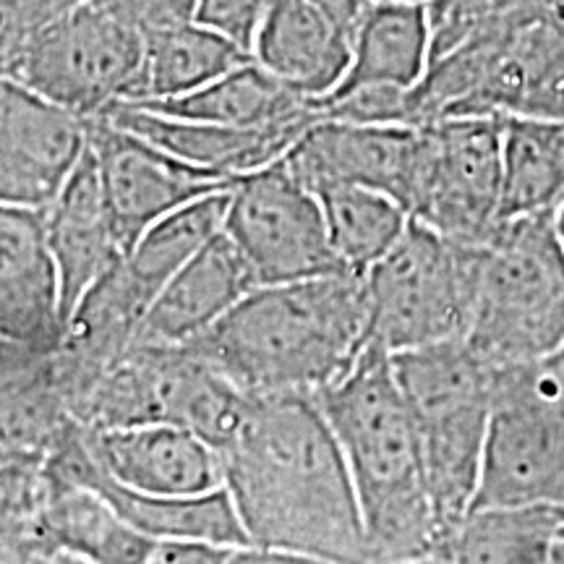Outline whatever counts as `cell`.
Returning <instances> with one entry per match:
<instances>
[{
  "label": "cell",
  "mask_w": 564,
  "mask_h": 564,
  "mask_svg": "<svg viewBox=\"0 0 564 564\" xmlns=\"http://www.w3.org/2000/svg\"><path fill=\"white\" fill-rule=\"evenodd\" d=\"M220 457L251 544L366 564L356 486L316 394L249 398Z\"/></svg>",
  "instance_id": "1"
},
{
  "label": "cell",
  "mask_w": 564,
  "mask_h": 564,
  "mask_svg": "<svg viewBox=\"0 0 564 564\" xmlns=\"http://www.w3.org/2000/svg\"><path fill=\"white\" fill-rule=\"evenodd\" d=\"M366 280L343 270L259 285L186 343L249 398L329 387L366 350Z\"/></svg>",
  "instance_id": "2"
},
{
  "label": "cell",
  "mask_w": 564,
  "mask_h": 564,
  "mask_svg": "<svg viewBox=\"0 0 564 564\" xmlns=\"http://www.w3.org/2000/svg\"><path fill=\"white\" fill-rule=\"evenodd\" d=\"M348 463L366 535V564L440 552L444 525L423 465L419 429L394 379L392 356L369 348L316 392Z\"/></svg>",
  "instance_id": "3"
},
{
  "label": "cell",
  "mask_w": 564,
  "mask_h": 564,
  "mask_svg": "<svg viewBox=\"0 0 564 564\" xmlns=\"http://www.w3.org/2000/svg\"><path fill=\"white\" fill-rule=\"evenodd\" d=\"M463 340L489 369L564 350V246L554 212L512 217L491 232Z\"/></svg>",
  "instance_id": "4"
},
{
  "label": "cell",
  "mask_w": 564,
  "mask_h": 564,
  "mask_svg": "<svg viewBox=\"0 0 564 564\" xmlns=\"http://www.w3.org/2000/svg\"><path fill=\"white\" fill-rule=\"evenodd\" d=\"M392 369L419 429L429 491L447 535L470 512L481 481L494 371L463 337L398 352Z\"/></svg>",
  "instance_id": "5"
},
{
  "label": "cell",
  "mask_w": 564,
  "mask_h": 564,
  "mask_svg": "<svg viewBox=\"0 0 564 564\" xmlns=\"http://www.w3.org/2000/svg\"><path fill=\"white\" fill-rule=\"evenodd\" d=\"M484 243H460L419 220L364 274L366 345L387 356L460 340L474 314Z\"/></svg>",
  "instance_id": "6"
},
{
  "label": "cell",
  "mask_w": 564,
  "mask_h": 564,
  "mask_svg": "<svg viewBox=\"0 0 564 564\" xmlns=\"http://www.w3.org/2000/svg\"><path fill=\"white\" fill-rule=\"evenodd\" d=\"M491 371V419L470 510L564 507V350Z\"/></svg>",
  "instance_id": "7"
},
{
  "label": "cell",
  "mask_w": 564,
  "mask_h": 564,
  "mask_svg": "<svg viewBox=\"0 0 564 564\" xmlns=\"http://www.w3.org/2000/svg\"><path fill=\"white\" fill-rule=\"evenodd\" d=\"M141 61L144 37L95 0H84L13 53L0 79L24 84L63 108L95 118L129 100Z\"/></svg>",
  "instance_id": "8"
},
{
  "label": "cell",
  "mask_w": 564,
  "mask_h": 564,
  "mask_svg": "<svg viewBox=\"0 0 564 564\" xmlns=\"http://www.w3.org/2000/svg\"><path fill=\"white\" fill-rule=\"evenodd\" d=\"M502 204V118L421 126L408 215L460 243H486Z\"/></svg>",
  "instance_id": "9"
},
{
  "label": "cell",
  "mask_w": 564,
  "mask_h": 564,
  "mask_svg": "<svg viewBox=\"0 0 564 564\" xmlns=\"http://www.w3.org/2000/svg\"><path fill=\"white\" fill-rule=\"evenodd\" d=\"M223 230L246 257L259 285L345 270L329 243L319 196L295 178L282 158L232 183Z\"/></svg>",
  "instance_id": "10"
},
{
  "label": "cell",
  "mask_w": 564,
  "mask_h": 564,
  "mask_svg": "<svg viewBox=\"0 0 564 564\" xmlns=\"http://www.w3.org/2000/svg\"><path fill=\"white\" fill-rule=\"evenodd\" d=\"M89 150L112 220L129 251L160 217L202 196L228 192L238 181L188 165L152 141L116 126L108 116L89 118Z\"/></svg>",
  "instance_id": "11"
},
{
  "label": "cell",
  "mask_w": 564,
  "mask_h": 564,
  "mask_svg": "<svg viewBox=\"0 0 564 564\" xmlns=\"http://www.w3.org/2000/svg\"><path fill=\"white\" fill-rule=\"evenodd\" d=\"M89 152V118L0 79V202L45 212Z\"/></svg>",
  "instance_id": "12"
},
{
  "label": "cell",
  "mask_w": 564,
  "mask_h": 564,
  "mask_svg": "<svg viewBox=\"0 0 564 564\" xmlns=\"http://www.w3.org/2000/svg\"><path fill=\"white\" fill-rule=\"evenodd\" d=\"M421 126H373L319 118L282 160L303 186H364L390 194L408 209L419 167Z\"/></svg>",
  "instance_id": "13"
},
{
  "label": "cell",
  "mask_w": 564,
  "mask_h": 564,
  "mask_svg": "<svg viewBox=\"0 0 564 564\" xmlns=\"http://www.w3.org/2000/svg\"><path fill=\"white\" fill-rule=\"evenodd\" d=\"M63 329L61 278L45 212L0 202V337L47 356L58 348Z\"/></svg>",
  "instance_id": "14"
},
{
  "label": "cell",
  "mask_w": 564,
  "mask_h": 564,
  "mask_svg": "<svg viewBox=\"0 0 564 564\" xmlns=\"http://www.w3.org/2000/svg\"><path fill=\"white\" fill-rule=\"evenodd\" d=\"M100 470L126 489L144 494H204L225 486L223 457L212 444L173 423L84 429Z\"/></svg>",
  "instance_id": "15"
},
{
  "label": "cell",
  "mask_w": 564,
  "mask_h": 564,
  "mask_svg": "<svg viewBox=\"0 0 564 564\" xmlns=\"http://www.w3.org/2000/svg\"><path fill=\"white\" fill-rule=\"evenodd\" d=\"M460 118L564 121V24L552 11L499 45Z\"/></svg>",
  "instance_id": "16"
},
{
  "label": "cell",
  "mask_w": 564,
  "mask_h": 564,
  "mask_svg": "<svg viewBox=\"0 0 564 564\" xmlns=\"http://www.w3.org/2000/svg\"><path fill=\"white\" fill-rule=\"evenodd\" d=\"M102 116H108L121 129L152 141L160 150L175 154L188 165L228 175L232 181L285 158L288 150L301 139V133L314 123L299 121L270 126V129H236V126L165 116V112L139 108L131 102L112 105Z\"/></svg>",
  "instance_id": "17"
},
{
  "label": "cell",
  "mask_w": 564,
  "mask_h": 564,
  "mask_svg": "<svg viewBox=\"0 0 564 564\" xmlns=\"http://www.w3.org/2000/svg\"><path fill=\"white\" fill-rule=\"evenodd\" d=\"M45 217L47 241L61 278L63 319L68 322L84 293L129 253L105 199L91 150L84 154L58 199L45 209Z\"/></svg>",
  "instance_id": "18"
},
{
  "label": "cell",
  "mask_w": 564,
  "mask_h": 564,
  "mask_svg": "<svg viewBox=\"0 0 564 564\" xmlns=\"http://www.w3.org/2000/svg\"><path fill=\"white\" fill-rule=\"evenodd\" d=\"M259 280L228 236L217 232L162 288L141 324L139 340L186 345L243 301Z\"/></svg>",
  "instance_id": "19"
},
{
  "label": "cell",
  "mask_w": 564,
  "mask_h": 564,
  "mask_svg": "<svg viewBox=\"0 0 564 564\" xmlns=\"http://www.w3.org/2000/svg\"><path fill=\"white\" fill-rule=\"evenodd\" d=\"M251 55L301 97L319 102L348 74L350 37L312 0H270Z\"/></svg>",
  "instance_id": "20"
},
{
  "label": "cell",
  "mask_w": 564,
  "mask_h": 564,
  "mask_svg": "<svg viewBox=\"0 0 564 564\" xmlns=\"http://www.w3.org/2000/svg\"><path fill=\"white\" fill-rule=\"evenodd\" d=\"M139 343L152 364L160 421L186 429L220 453L241 429L249 394L238 390L192 345Z\"/></svg>",
  "instance_id": "21"
},
{
  "label": "cell",
  "mask_w": 564,
  "mask_h": 564,
  "mask_svg": "<svg viewBox=\"0 0 564 564\" xmlns=\"http://www.w3.org/2000/svg\"><path fill=\"white\" fill-rule=\"evenodd\" d=\"M432 63L426 6L373 0L350 37V66L333 97L369 87H419ZM322 102V100H319Z\"/></svg>",
  "instance_id": "22"
},
{
  "label": "cell",
  "mask_w": 564,
  "mask_h": 564,
  "mask_svg": "<svg viewBox=\"0 0 564 564\" xmlns=\"http://www.w3.org/2000/svg\"><path fill=\"white\" fill-rule=\"evenodd\" d=\"M40 544L47 556L76 564H147L158 541L126 523L100 491L47 484Z\"/></svg>",
  "instance_id": "23"
},
{
  "label": "cell",
  "mask_w": 564,
  "mask_h": 564,
  "mask_svg": "<svg viewBox=\"0 0 564 564\" xmlns=\"http://www.w3.org/2000/svg\"><path fill=\"white\" fill-rule=\"evenodd\" d=\"M165 116L192 121L236 126V129H270V126L316 121L322 118L314 100H306L257 61L228 70L207 87L162 102H131Z\"/></svg>",
  "instance_id": "24"
},
{
  "label": "cell",
  "mask_w": 564,
  "mask_h": 564,
  "mask_svg": "<svg viewBox=\"0 0 564 564\" xmlns=\"http://www.w3.org/2000/svg\"><path fill=\"white\" fill-rule=\"evenodd\" d=\"M87 489L100 491L126 523L154 541H207L230 549L251 544L225 486L204 494H144L116 484L97 465Z\"/></svg>",
  "instance_id": "25"
},
{
  "label": "cell",
  "mask_w": 564,
  "mask_h": 564,
  "mask_svg": "<svg viewBox=\"0 0 564 564\" xmlns=\"http://www.w3.org/2000/svg\"><path fill=\"white\" fill-rule=\"evenodd\" d=\"M253 55L199 21L144 34V61L126 102H162L207 87Z\"/></svg>",
  "instance_id": "26"
},
{
  "label": "cell",
  "mask_w": 564,
  "mask_h": 564,
  "mask_svg": "<svg viewBox=\"0 0 564 564\" xmlns=\"http://www.w3.org/2000/svg\"><path fill=\"white\" fill-rule=\"evenodd\" d=\"M564 528V507H481L444 535L440 552L449 564H552Z\"/></svg>",
  "instance_id": "27"
},
{
  "label": "cell",
  "mask_w": 564,
  "mask_h": 564,
  "mask_svg": "<svg viewBox=\"0 0 564 564\" xmlns=\"http://www.w3.org/2000/svg\"><path fill=\"white\" fill-rule=\"evenodd\" d=\"M564 202V121L502 118L499 223L556 212Z\"/></svg>",
  "instance_id": "28"
},
{
  "label": "cell",
  "mask_w": 564,
  "mask_h": 564,
  "mask_svg": "<svg viewBox=\"0 0 564 564\" xmlns=\"http://www.w3.org/2000/svg\"><path fill=\"white\" fill-rule=\"evenodd\" d=\"M228 192H217L194 199L171 215L160 217L139 236L126 253L123 270L137 282L139 291L154 303L162 288L171 282L194 253H199L217 232H223Z\"/></svg>",
  "instance_id": "29"
},
{
  "label": "cell",
  "mask_w": 564,
  "mask_h": 564,
  "mask_svg": "<svg viewBox=\"0 0 564 564\" xmlns=\"http://www.w3.org/2000/svg\"><path fill=\"white\" fill-rule=\"evenodd\" d=\"M329 243L345 270L366 274L400 241L411 215L390 194L364 186H329L319 194Z\"/></svg>",
  "instance_id": "30"
},
{
  "label": "cell",
  "mask_w": 564,
  "mask_h": 564,
  "mask_svg": "<svg viewBox=\"0 0 564 564\" xmlns=\"http://www.w3.org/2000/svg\"><path fill=\"white\" fill-rule=\"evenodd\" d=\"M84 0H0V68L13 53Z\"/></svg>",
  "instance_id": "31"
},
{
  "label": "cell",
  "mask_w": 564,
  "mask_h": 564,
  "mask_svg": "<svg viewBox=\"0 0 564 564\" xmlns=\"http://www.w3.org/2000/svg\"><path fill=\"white\" fill-rule=\"evenodd\" d=\"M270 0H199L196 21L251 53Z\"/></svg>",
  "instance_id": "32"
},
{
  "label": "cell",
  "mask_w": 564,
  "mask_h": 564,
  "mask_svg": "<svg viewBox=\"0 0 564 564\" xmlns=\"http://www.w3.org/2000/svg\"><path fill=\"white\" fill-rule=\"evenodd\" d=\"M95 3L133 26L141 37L196 21L199 11V0H95Z\"/></svg>",
  "instance_id": "33"
},
{
  "label": "cell",
  "mask_w": 564,
  "mask_h": 564,
  "mask_svg": "<svg viewBox=\"0 0 564 564\" xmlns=\"http://www.w3.org/2000/svg\"><path fill=\"white\" fill-rule=\"evenodd\" d=\"M230 552L207 541H158L147 564H228Z\"/></svg>",
  "instance_id": "34"
},
{
  "label": "cell",
  "mask_w": 564,
  "mask_h": 564,
  "mask_svg": "<svg viewBox=\"0 0 564 564\" xmlns=\"http://www.w3.org/2000/svg\"><path fill=\"white\" fill-rule=\"evenodd\" d=\"M228 564H343V562L324 560V556H316V554L291 552V549L246 544V546L232 549L228 556Z\"/></svg>",
  "instance_id": "35"
},
{
  "label": "cell",
  "mask_w": 564,
  "mask_h": 564,
  "mask_svg": "<svg viewBox=\"0 0 564 564\" xmlns=\"http://www.w3.org/2000/svg\"><path fill=\"white\" fill-rule=\"evenodd\" d=\"M312 3L333 21L337 30L352 37L358 21L364 19L366 9H369L373 0H312Z\"/></svg>",
  "instance_id": "36"
},
{
  "label": "cell",
  "mask_w": 564,
  "mask_h": 564,
  "mask_svg": "<svg viewBox=\"0 0 564 564\" xmlns=\"http://www.w3.org/2000/svg\"><path fill=\"white\" fill-rule=\"evenodd\" d=\"M37 358H40L37 352L19 348V345L9 343L6 337H0V384L9 382V379L24 371L26 366H32Z\"/></svg>",
  "instance_id": "37"
},
{
  "label": "cell",
  "mask_w": 564,
  "mask_h": 564,
  "mask_svg": "<svg viewBox=\"0 0 564 564\" xmlns=\"http://www.w3.org/2000/svg\"><path fill=\"white\" fill-rule=\"evenodd\" d=\"M382 564H449L442 554H426L415 556V560H400V562H382Z\"/></svg>",
  "instance_id": "38"
},
{
  "label": "cell",
  "mask_w": 564,
  "mask_h": 564,
  "mask_svg": "<svg viewBox=\"0 0 564 564\" xmlns=\"http://www.w3.org/2000/svg\"><path fill=\"white\" fill-rule=\"evenodd\" d=\"M552 564H564V528H562L560 539H556V544H554V552H552Z\"/></svg>",
  "instance_id": "39"
},
{
  "label": "cell",
  "mask_w": 564,
  "mask_h": 564,
  "mask_svg": "<svg viewBox=\"0 0 564 564\" xmlns=\"http://www.w3.org/2000/svg\"><path fill=\"white\" fill-rule=\"evenodd\" d=\"M552 13L564 24V0H552Z\"/></svg>",
  "instance_id": "40"
},
{
  "label": "cell",
  "mask_w": 564,
  "mask_h": 564,
  "mask_svg": "<svg viewBox=\"0 0 564 564\" xmlns=\"http://www.w3.org/2000/svg\"><path fill=\"white\" fill-rule=\"evenodd\" d=\"M45 564H76V562L66 560V556H47V562H45Z\"/></svg>",
  "instance_id": "41"
},
{
  "label": "cell",
  "mask_w": 564,
  "mask_h": 564,
  "mask_svg": "<svg viewBox=\"0 0 564 564\" xmlns=\"http://www.w3.org/2000/svg\"><path fill=\"white\" fill-rule=\"evenodd\" d=\"M398 3H419V6H429L432 0H398Z\"/></svg>",
  "instance_id": "42"
}]
</instances>
